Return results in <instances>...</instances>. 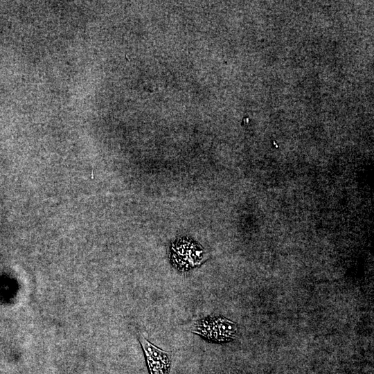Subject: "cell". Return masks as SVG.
Here are the masks:
<instances>
[{
    "mask_svg": "<svg viewBox=\"0 0 374 374\" xmlns=\"http://www.w3.org/2000/svg\"><path fill=\"white\" fill-rule=\"evenodd\" d=\"M193 332L210 341L222 343L235 337L238 327L235 323L222 317H207L196 322Z\"/></svg>",
    "mask_w": 374,
    "mask_h": 374,
    "instance_id": "6da1fadb",
    "label": "cell"
},
{
    "mask_svg": "<svg viewBox=\"0 0 374 374\" xmlns=\"http://www.w3.org/2000/svg\"><path fill=\"white\" fill-rule=\"evenodd\" d=\"M202 256V247L188 239H179L172 244L171 260L178 269L188 270L197 265Z\"/></svg>",
    "mask_w": 374,
    "mask_h": 374,
    "instance_id": "7a4b0ae2",
    "label": "cell"
},
{
    "mask_svg": "<svg viewBox=\"0 0 374 374\" xmlns=\"http://www.w3.org/2000/svg\"><path fill=\"white\" fill-rule=\"evenodd\" d=\"M140 342L150 374H168L171 365L169 353L153 345L143 337L140 338Z\"/></svg>",
    "mask_w": 374,
    "mask_h": 374,
    "instance_id": "3957f363",
    "label": "cell"
}]
</instances>
